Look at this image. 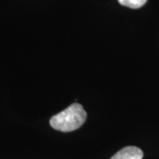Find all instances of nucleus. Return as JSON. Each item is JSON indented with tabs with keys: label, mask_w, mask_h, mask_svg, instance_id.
I'll use <instances>...</instances> for the list:
<instances>
[{
	"label": "nucleus",
	"mask_w": 159,
	"mask_h": 159,
	"mask_svg": "<svg viewBox=\"0 0 159 159\" xmlns=\"http://www.w3.org/2000/svg\"><path fill=\"white\" fill-rule=\"evenodd\" d=\"M87 112L80 103H73L50 119L52 128L60 132H72L85 123Z\"/></svg>",
	"instance_id": "obj_1"
},
{
	"label": "nucleus",
	"mask_w": 159,
	"mask_h": 159,
	"mask_svg": "<svg viewBox=\"0 0 159 159\" xmlns=\"http://www.w3.org/2000/svg\"><path fill=\"white\" fill-rule=\"evenodd\" d=\"M143 152L141 148L134 146H128L120 149L111 159H142Z\"/></svg>",
	"instance_id": "obj_2"
},
{
	"label": "nucleus",
	"mask_w": 159,
	"mask_h": 159,
	"mask_svg": "<svg viewBox=\"0 0 159 159\" xmlns=\"http://www.w3.org/2000/svg\"><path fill=\"white\" fill-rule=\"evenodd\" d=\"M121 6H126L132 9H138L143 6L148 0H118Z\"/></svg>",
	"instance_id": "obj_3"
}]
</instances>
